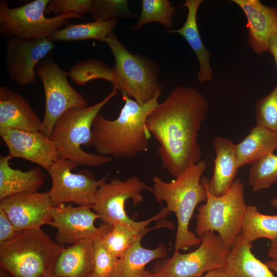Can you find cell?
Instances as JSON below:
<instances>
[{"label": "cell", "mask_w": 277, "mask_h": 277, "mask_svg": "<svg viewBox=\"0 0 277 277\" xmlns=\"http://www.w3.org/2000/svg\"><path fill=\"white\" fill-rule=\"evenodd\" d=\"M208 107L196 89L179 86L147 118V129L160 145L157 152L163 167L175 178L201 161L197 140Z\"/></svg>", "instance_id": "1"}, {"label": "cell", "mask_w": 277, "mask_h": 277, "mask_svg": "<svg viewBox=\"0 0 277 277\" xmlns=\"http://www.w3.org/2000/svg\"><path fill=\"white\" fill-rule=\"evenodd\" d=\"M161 91L148 103L140 105L121 93L124 105L118 116L109 120L100 113L95 116L91 128L90 146L97 154L117 160L132 159L148 149L151 134L146 126V120L159 104Z\"/></svg>", "instance_id": "2"}, {"label": "cell", "mask_w": 277, "mask_h": 277, "mask_svg": "<svg viewBox=\"0 0 277 277\" xmlns=\"http://www.w3.org/2000/svg\"><path fill=\"white\" fill-rule=\"evenodd\" d=\"M207 163L201 160L183 171L170 182L158 176L152 178V192L159 202L164 201L169 212L176 217L177 228L174 251L200 244L201 241L189 229V223L197 205L207 200V191L201 182Z\"/></svg>", "instance_id": "3"}, {"label": "cell", "mask_w": 277, "mask_h": 277, "mask_svg": "<svg viewBox=\"0 0 277 277\" xmlns=\"http://www.w3.org/2000/svg\"><path fill=\"white\" fill-rule=\"evenodd\" d=\"M64 248L41 227L21 231L0 245L1 268L13 277H50Z\"/></svg>", "instance_id": "4"}, {"label": "cell", "mask_w": 277, "mask_h": 277, "mask_svg": "<svg viewBox=\"0 0 277 277\" xmlns=\"http://www.w3.org/2000/svg\"><path fill=\"white\" fill-rule=\"evenodd\" d=\"M118 91L115 89L100 102L86 108L73 107L65 111L54 125L51 140L60 158L78 165L96 167L111 162L112 158L85 152L83 145L90 147L93 122L103 108Z\"/></svg>", "instance_id": "5"}, {"label": "cell", "mask_w": 277, "mask_h": 277, "mask_svg": "<svg viewBox=\"0 0 277 277\" xmlns=\"http://www.w3.org/2000/svg\"><path fill=\"white\" fill-rule=\"evenodd\" d=\"M105 42L115 60L112 68L113 89L133 97L140 105L152 100L157 92L161 91L158 64L147 57L130 52L118 41L113 31Z\"/></svg>", "instance_id": "6"}, {"label": "cell", "mask_w": 277, "mask_h": 277, "mask_svg": "<svg viewBox=\"0 0 277 277\" xmlns=\"http://www.w3.org/2000/svg\"><path fill=\"white\" fill-rule=\"evenodd\" d=\"M206 189L207 200L197 209L196 234L200 238L208 232H217L230 249L241 233L247 209L244 184L239 178L235 179L228 191L220 196Z\"/></svg>", "instance_id": "7"}, {"label": "cell", "mask_w": 277, "mask_h": 277, "mask_svg": "<svg viewBox=\"0 0 277 277\" xmlns=\"http://www.w3.org/2000/svg\"><path fill=\"white\" fill-rule=\"evenodd\" d=\"M49 0H34L19 7H9L8 1H0V33L24 40L49 38L62 28L70 19H82L75 13H63L54 17L45 16Z\"/></svg>", "instance_id": "8"}, {"label": "cell", "mask_w": 277, "mask_h": 277, "mask_svg": "<svg viewBox=\"0 0 277 277\" xmlns=\"http://www.w3.org/2000/svg\"><path fill=\"white\" fill-rule=\"evenodd\" d=\"M36 75L41 78L45 94V112L41 131L50 137L58 118L73 107L86 108L88 102L69 83V72L63 70L49 53L38 64Z\"/></svg>", "instance_id": "9"}, {"label": "cell", "mask_w": 277, "mask_h": 277, "mask_svg": "<svg viewBox=\"0 0 277 277\" xmlns=\"http://www.w3.org/2000/svg\"><path fill=\"white\" fill-rule=\"evenodd\" d=\"M200 238L201 242L194 251H174L152 273L157 277H201L205 272L225 268L230 249L220 236L208 232Z\"/></svg>", "instance_id": "10"}, {"label": "cell", "mask_w": 277, "mask_h": 277, "mask_svg": "<svg viewBox=\"0 0 277 277\" xmlns=\"http://www.w3.org/2000/svg\"><path fill=\"white\" fill-rule=\"evenodd\" d=\"M77 166L70 160L60 158L48 171L52 180L48 192L53 207L66 203L93 205L96 192L107 176L96 180L89 169L73 173L72 169Z\"/></svg>", "instance_id": "11"}, {"label": "cell", "mask_w": 277, "mask_h": 277, "mask_svg": "<svg viewBox=\"0 0 277 277\" xmlns=\"http://www.w3.org/2000/svg\"><path fill=\"white\" fill-rule=\"evenodd\" d=\"M152 189L137 176H131L123 181L105 180L98 188L95 194L92 210L104 224L114 225L132 221L125 210L126 202L132 200L136 206L143 201L141 192L145 189Z\"/></svg>", "instance_id": "12"}, {"label": "cell", "mask_w": 277, "mask_h": 277, "mask_svg": "<svg viewBox=\"0 0 277 277\" xmlns=\"http://www.w3.org/2000/svg\"><path fill=\"white\" fill-rule=\"evenodd\" d=\"M93 205L74 207L61 204L52 207L51 226L57 229L56 242L60 245H72L83 239H101L112 225L95 227L98 215L92 211Z\"/></svg>", "instance_id": "13"}, {"label": "cell", "mask_w": 277, "mask_h": 277, "mask_svg": "<svg viewBox=\"0 0 277 277\" xmlns=\"http://www.w3.org/2000/svg\"><path fill=\"white\" fill-rule=\"evenodd\" d=\"M54 46L49 38L28 41L11 37L6 43L5 61L11 80L21 86L33 83L38 64Z\"/></svg>", "instance_id": "14"}, {"label": "cell", "mask_w": 277, "mask_h": 277, "mask_svg": "<svg viewBox=\"0 0 277 277\" xmlns=\"http://www.w3.org/2000/svg\"><path fill=\"white\" fill-rule=\"evenodd\" d=\"M51 201L48 192H27L0 200V208L7 214L16 232L51 226Z\"/></svg>", "instance_id": "15"}, {"label": "cell", "mask_w": 277, "mask_h": 277, "mask_svg": "<svg viewBox=\"0 0 277 277\" xmlns=\"http://www.w3.org/2000/svg\"><path fill=\"white\" fill-rule=\"evenodd\" d=\"M12 159L21 158L35 163L47 171L60 159L50 138L42 131L11 130L0 134Z\"/></svg>", "instance_id": "16"}, {"label": "cell", "mask_w": 277, "mask_h": 277, "mask_svg": "<svg viewBox=\"0 0 277 277\" xmlns=\"http://www.w3.org/2000/svg\"><path fill=\"white\" fill-rule=\"evenodd\" d=\"M247 19L248 44L256 54L268 51L269 42L277 32V8L263 4L259 0H232Z\"/></svg>", "instance_id": "17"}, {"label": "cell", "mask_w": 277, "mask_h": 277, "mask_svg": "<svg viewBox=\"0 0 277 277\" xmlns=\"http://www.w3.org/2000/svg\"><path fill=\"white\" fill-rule=\"evenodd\" d=\"M42 121L28 101L5 86L0 87V134L11 130L36 132Z\"/></svg>", "instance_id": "18"}, {"label": "cell", "mask_w": 277, "mask_h": 277, "mask_svg": "<svg viewBox=\"0 0 277 277\" xmlns=\"http://www.w3.org/2000/svg\"><path fill=\"white\" fill-rule=\"evenodd\" d=\"M212 145L215 152L213 174L210 179L202 177L201 182L211 194L220 196L228 191L239 168L235 144L231 140L216 136Z\"/></svg>", "instance_id": "19"}, {"label": "cell", "mask_w": 277, "mask_h": 277, "mask_svg": "<svg viewBox=\"0 0 277 277\" xmlns=\"http://www.w3.org/2000/svg\"><path fill=\"white\" fill-rule=\"evenodd\" d=\"M173 224L170 222L159 223L154 227L147 228L136 241L118 258L111 277H144L147 272L145 267L152 260L164 258L167 254L166 247L162 244L155 249L145 248L141 246L143 236L152 229L160 227L172 228Z\"/></svg>", "instance_id": "20"}, {"label": "cell", "mask_w": 277, "mask_h": 277, "mask_svg": "<svg viewBox=\"0 0 277 277\" xmlns=\"http://www.w3.org/2000/svg\"><path fill=\"white\" fill-rule=\"evenodd\" d=\"M94 266L93 241L83 239L64 248L56 261L51 276L91 277Z\"/></svg>", "instance_id": "21"}, {"label": "cell", "mask_w": 277, "mask_h": 277, "mask_svg": "<svg viewBox=\"0 0 277 277\" xmlns=\"http://www.w3.org/2000/svg\"><path fill=\"white\" fill-rule=\"evenodd\" d=\"M202 0H186L180 7L188 10L184 25L176 30L166 29L168 33H177L183 36L195 53L199 63L197 78L199 82H209L213 78V72L210 63L211 52L206 48L200 35L197 25V12Z\"/></svg>", "instance_id": "22"}, {"label": "cell", "mask_w": 277, "mask_h": 277, "mask_svg": "<svg viewBox=\"0 0 277 277\" xmlns=\"http://www.w3.org/2000/svg\"><path fill=\"white\" fill-rule=\"evenodd\" d=\"M12 159L8 154L0 157V200L17 193L38 192L45 179L40 167L27 171L11 168Z\"/></svg>", "instance_id": "23"}, {"label": "cell", "mask_w": 277, "mask_h": 277, "mask_svg": "<svg viewBox=\"0 0 277 277\" xmlns=\"http://www.w3.org/2000/svg\"><path fill=\"white\" fill-rule=\"evenodd\" d=\"M252 243L240 234L227 256L225 267L229 277H276L252 252Z\"/></svg>", "instance_id": "24"}, {"label": "cell", "mask_w": 277, "mask_h": 277, "mask_svg": "<svg viewBox=\"0 0 277 277\" xmlns=\"http://www.w3.org/2000/svg\"><path fill=\"white\" fill-rule=\"evenodd\" d=\"M169 211L163 208L155 215L143 221H132L125 224L112 225L100 239L105 248L119 258L136 241L151 222L166 217Z\"/></svg>", "instance_id": "25"}, {"label": "cell", "mask_w": 277, "mask_h": 277, "mask_svg": "<svg viewBox=\"0 0 277 277\" xmlns=\"http://www.w3.org/2000/svg\"><path fill=\"white\" fill-rule=\"evenodd\" d=\"M277 149V133L255 125L249 134L235 145L238 168L254 162Z\"/></svg>", "instance_id": "26"}, {"label": "cell", "mask_w": 277, "mask_h": 277, "mask_svg": "<svg viewBox=\"0 0 277 277\" xmlns=\"http://www.w3.org/2000/svg\"><path fill=\"white\" fill-rule=\"evenodd\" d=\"M118 23V20L94 21L78 24H68L51 35L49 38L53 41H75L96 39L105 42L108 35Z\"/></svg>", "instance_id": "27"}, {"label": "cell", "mask_w": 277, "mask_h": 277, "mask_svg": "<svg viewBox=\"0 0 277 277\" xmlns=\"http://www.w3.org/2000/svg\"><path fill=\"white\" fill-rule=\"evenodd\" d=\"M241 234L251 243L260 239L276 240L277 214H264L256 206L247 205Z\"/></svg>", "instance_id": "28"}, {"label": "cell", "mask_w": 277, "mask_h": 277, "mask_svg": "<svg viewBox=\"0 0 277 277\" xmlns=\"http://www.w3.org/2000/svg\"><path fill=\"white\" fill-rule=\"evenodd\" d=\"M175 12V8L168 0H143L138 19L130 28L136 31L147 24L156 22L169 29L173 26Z\"/></svg>", "instance_id": "29"}, {"label": "cell", "mask_w": 277, "mask_h": 277, "mask_svg": "<svg viewBox=\"0 0 277 277\" xmlns=\"http://www.w3.org/2000/svg\"><path fill=\"white\" fill-rule=\"evenodd\" d=\"M277 182V155L270 153L251 165L248 183L254 192L269 188Z\"/></svg>", "instance_id": "30"}, {"label": "cell", "mask_w": 277, "mask_h": 277, "mask_svg": "<svg viewBox=\"0 0 277 277\" xmlns=\"http://www.w3.org/2000/svg\"><path fill=\"white\" fill-rule=\"evenodd\" d=\"M69 72L70 79L78 85H84L96 79H104L112 82V68L98 59H87L74 64Z\"/></svg>", "instance_id": "31"}, {"label": "cell", "mask_w": 277, "mask_h": 277, "mask_svg": "<svg viewBox=\"0 0 277 277\" xmlns=\"http://www.w3.org/2000/svg\"><path fill=\"white\" fill-rule=\"evenodd\" d=\"M94 21H107L134 17L127 0H93L90 10Z\"/></svg>", "instance_id": "32"}, {"label": "cell", "mask_w": 277, "mask_h": 277, "mask_svg": "<svg viewBox=\"0 0 277 277\" xmlns=\"http://www.w3.org/2000/svg\"><path fill=\"white\" fill-rule=\"evenodd\" d=\"M256 125L277 133V84L267 95L255 104Z\"/></svg>", "instance_id": "33"}, {"label": "cell", "mask_w": 277, "mask_h": 277, "mask_svg": "<svg viewBox=\"0 0 277 277\" xmlns=\"http://www.w3.org/2000/svg\"><path fill=\"white\" fill-rule=\"evenodd\" d=\"M93 242L94 266L91 277H111L118 258L108 251L100 239Z\"/></svg>", "instance_id": "34"}, {"label": "cell", "mask_w": 277, "mask_h": 277, "mask_svg": "<svg viewBox=\"0 0 277 277\" xmlns=\"http://www.w3.org/2000/svg\"><path fill=\"white\" fill-rule=\"evenodd\" d=\"M93 0H49L45 14L73 13L82 16L90 12Z\"/></svg>", "instance_id": "35"}, {"label": "cell", "mask_w": 277, "mask_h": 277, "mask_svg": "<svg viewBox=\"0 0 277 277\" xmlns=\"http://www.w3.org/2000/svg\"><path fill=\"white\" fill-rule=\"evenodd\" d=\"M17 233L6 212L0 208V245L13 238Z\"/></svg>", "instance_id": "36"}, {"label": "cell", "mask_w": 277, "mask_h": 277, "mask_svg": "<svg viewBox=\"0 0 277 277\" xmlns=\"http://www.w3.org/2000/svg\"><path fill=\"white\" fill-rule=\"evenodd\" d=\"M268 51L273 57L277 67V32L272 36L270 40Z\"/></svg>", "instance_id": "37"}, {"label": "cell", "mask_w": 277, "mask_h": 277, "mask_svg": "<svg viewBox=\"0 0 277 277\" xmlns=\"http://www.w3.org/2000/svg\"><path fill=\"white\" fill-rule=\"evenodd\" d=\"M203 277H229L226 268H221L209 271Z\"/></svg>", "instance_id": "38"}, {"label": "cell", "mask_w": 277, "mask_h": 277, "mask_svg": "<svg viewBox=\"0 0 277 277\" xmlns=\"http://www.w3.org/2000/svg\"><path fill=\"white\" fill-rule=\"evenodd\" d=\"M268 256L271 260H277V240L271 242L270 246L268 251Z\"/></svg>", "instance_id": "39"}, {"label": "cell", "mask_w": 277, "mask_h": 277, "mask_svg": "<svg viewBox=\"0 0 277 277\" xmlns=\"http://www.w3.org/2000/svg\"><path fill=\"white\" fill-rule=\"evenodd\" d=\"M265 263L271 270L277 273V260H270L266 261Z\"/></svg>", "instance_id": "40"}, {"label": "cell", "mask_w": 277, "mask_h": 277, "mask_svg": "<svg viewBox=\"0 0 277 277\" xmlns=\"http://www.w3.org/2000/svg\"><path fill=\"white\" fill-rule=\"evenodd\" d=\"M271 205L275 208H277V197L272 198L270 201Z\"/></svg>", "instance_id": "41"}, {"label": "cell", "mask_w": 277, "mask_h": 277, "mask_svg": "<svg viewBox=\"0 0 277 277\" xmlns=\"http://www.w3.org/2000/svg\"><path fill=\"white\" fill-rule=\"evenodd\" d=\"M144 277H157L153 275L152 273H149V272H147V274L145 275Z\"/></svg>", "instance_id": "42"}, {"label": "cell", "mask_w": 277, "mask_h": 277, "mask_svg": "<svg viewBox=\"0 0 277 277\" xmlns=\"http://www.w3.org/2000/svg\"><path fill=\"white\" fill-rule=\"evenodd\" d=\"M50 277H56V276H50Z\"/></svg>", "instance_id": "43"}]
</instances>
